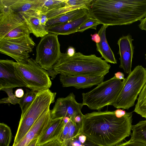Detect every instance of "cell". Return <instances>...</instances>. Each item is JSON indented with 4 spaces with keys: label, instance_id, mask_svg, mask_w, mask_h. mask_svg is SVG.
<instances>
[{
    "label": "cell",
    "instance_id": "6da1fadb",
    "mask_svg": "<svg viewBox=\"0 0 146 146\" xmlns=\"http://www.w3.org/2000/svg\"><path fill=\"white\" fill-rule=\"evenodd\" d=\"M132 112L121 117L115 111H98L83 115L82 133L101 146H114L131 134Z\"/></svg>",
    "mask_w": 146,
    "mask_h": 146
},
{
    "label": "cell",
    "instance_id": "7a4b0ae2",
    "mask_svg": "<svg viewBox=\"0 0 146 146\" xmlns=\"http://www.w3.org/2000/svg\"><path fill=\"white\" fill-rule=\"evenodd\" d=\"M98 14L104 25L130 24L146 16V0H102Z\"/></svg>",
    "mask_w": 146,
    "mask_h": 146
},
{
    "label": "cell",
    "instance_id": "3957f363",
    "mask_svg": "<svg viewBox=\"0 0 146 146\" xmlns=\"http://www.w3.org/2000/svg\"><path fill=\"white\" fill-rule=\"evenodd\" d=\"M111 66L95 54L86 55L76 52L72 56L62 53L52 69L64 76H97L106 75Z\"/></svg>",
    "mask_w": 146,
    "mask_h": 146
},
{
    "label": "cell",
    "instance_id": "277c9868",
    "mask_svg": "<svg viewBox=\"0 0 146 146\" xmlns=\"http://www.w3.org/2000/svg\"><path fill=\"white\" fill-rule=\"evenodd\" d=\"M125 80L122 81L114 76L89 92L82 93V104L90 109L98 111L105 106L111 105L119 95Z\"/></svg>",
    "mask_w": 146,
    "mask_h": 146
},
{
    "label": "cell",
    "instance_id": "5b68a950",
    "mask_svg": "<svg viewBox=\"0 0 146 146\" xmlns=\"http://www.w3.org/2000/svg\"><path fill=\"white\" fill-rule=\"evenodd\" d=\"M56 95L49 89L38 92L27 110L21 113L13 145L18 142L32 127L40 116L50 109Z\"/></svg>",
    "mask_w": 146,
    "mask_h": 146
},
{
    "label": "cell",
    "instance_id": "8992f818",
    "mask_svg": "<svg viewBox=\"0 0 146 146\" xmlns=\"http://www.w3.org/2000/svg\"><path fill=\"white\" fill-rule=\"evenodd\" d=\"M14 65L17 75L26 87L39 92L51 87L52 82L46 70L33 58L23 62H14Z\"/></svg>",
    "mask_w": 146,
    "mask_h": 146
},
{
    "label": "cell",
    "instance_id": "52a82bcc",
    "mask_svg": "<svg viewBox=\"0 0 146 146\" xmlns=\"http://www.w3.org/2000/svg\"><path fill=\"white\" fill-rule=\"evenodd\" d=\"M146 83V69L135 67L126 78L119 95L111 105L118 109L128 110L133 106L138 95Z\"/></svg>",
    "mask_w": 146,
    "mask_h": 146
},
{
    "label": "cell",
    "instance_id": "ba28073f",
    "mask_svg": "<svg viewBox=\"0 0 146 146\" xmlns=\"http://www.w3.org/2000/svg\"><path fill=\"white\" fill-rule=\"evenodd\" d=\"M31 33L27 23L19 13L0 5V40L29 36Z\"/></svg>",
    "mask_w": 146,
    "mask_h": 146
},
{
    "label": "cell",
    "instance_id": "9c48e42d",
    "mask_svg": "<svg viewBox=\"0 0 146 146\" xmlns=\"http://www.w3.org/2000/svg\"><path fill=\"white\" fill-rule=\"evenodd\" d=\"M58 36L48 33L42 38L36 46L35 60L46 70L52 68L62 53Z\"/></svg>",
    "mask_w": 146,
    "mask_h": 146
},
{
    "label": "cell",
    "instance_id": "30bf717a",
    "mask_svg": "<svg viewBox=\"0 0 146 146\" xmlns=\"http://www.w3.org/2000/svg\"><path fill=\"white\" fill-rule=\"evenodd\" d=\"M35 45L30 36L0 40V52L12 57L17 62H23L29 58V53L32 52Z\"/></svg>",
    "mask_w": 146,
    "mask_h": 146
},
{
    "label": "cell",
    "instance_id": "8fae6325",
    "mask_svg": "<svg viewBox=\"0 0 146 146\" xmlns=\"http://www.w3.org/2000/svg\"><path fill=\"white\" fill-rule=\"evenodd\" d=\"M83 106L82 103L76 101L75 96L73 92H71L65 98L57 99L53 109L50 110L51 118L53 119L68 117L76 123V117L82 116L83 115L81 111Z\"/></svg>",
    "mask_w": 146,
    "mask_h": 146
},
{
    "label": "cell",
    "instance_id": "7c38bea8",
    "mask_svg": "<svg viewBox=\"0 0 146 146\" xmlns=\"http://www.w3.org/2000/svg\"><path fill=\"white\" fill-rule=\"evenodd\" d=\"M13 60H0V90L4 88L25 87L17 75Z\"/></svg>",
    "mask_w": 146,
    "mask_h": 146
},
{
    "label": "cell",
    "instance_id": "4fadbf2b",
    "mask_svg": "<svg viewBox=\"0 0 146 146\" xmlns=\"http://www.w3.org/2000/svg\"><path fill=\"white\" fill-rule=\"evenodd\" d=\"M52 119L49 109L40 116L24 137L12 146H27L33 140L39 138L50 125Z\"/></svg>",
    "mask_w": 146,
    "mask_h": 146
},
{
    "label": "cell",
    "instance_id": "5bb4252c",
    "mask_svg": "<svg viewBox=\"0 0 146 146\" xmlns=\"http://www.w3.org/2000/svg\"><path fill=\"white\" fill-rule=\"evenodd\" d=\"M133 40L129 34L121 37L118 40L119 47L118 54L119 55L120 64L125 73L129 74L131 72L132 62L134 48L132 44Z\"/></svg>",
    "mask_w": 146,
    "mask_h": 146
},
{
    "label": "cell",
    "instance_id": "9a60e30c",
    "mask_svg": "<svg viewBox=\"0 0 146 146\" xmlns=\"http://www.w3.org/2000/svg\"><path fill=\"white\" fill-rule=\"evenodd\" d=\"M104 75L97 76H64L60 74V81L63 87L72 86L77 89L90 88L104 81Z\"/></svg>",
    "mask_w": 146,
    "mask_h": 146
},
{
    "label": "cell",
    "instance_id": "2e32d148",
    "mask_svg": "<svg viewBox=\"0 0 146 146\" xmlns=\"http://www.w3.org/2000/svg\"><path fill=\"white\" fill-rule=\"evenodd\" d=\"M45 0H0V5L19 14L33 11L41 13Z\"/></svg>",
    "mask_w": 146,
    "mask_h": 146
},
{
    "label": "cell",
    "instance_id": "e0dca14e",
    "mask_svg": "<svg viewBox=\"0 0 146 146\" xmlns=\"http://www.w3.org/2000/svg\"><path fill=\"white\" fill-rule=\"evenodd\" d=\"M90 17L87 13L70 21L54 26L46 27V29L48 33L58 35H68L74 33Z\"/></svg>",
    "mask_w": 146,
    "mask_h": 146
},
{
    "label": "cell",
    "instance_id": "ac0fdd59",
    "mask_svg": "<svg viewBox=\"0 0 146 146\" xmlns=\"http://www.w3.org/2000/svg\"><path fill=\"white\" fill-rule=\"evenodd\" d=\"M40 14L33 11L19 14L27 23L31 33L37 38H42L48 33L46 30V27L41 23Z\"/></svg>",
    "mask_w": 146,
    "mask_h": 146
},
{
    "label": "cell",
    "instance_id": "d6986e66",
    "mask_svg": "<svg viewBox=\"0 0 146 146\" xmlns=\"http://www.w3.org/2000/svg\"><path fill=\"white\" fill-rule=\"evenodd\" d=\"M64 125L63 117L52 119L50 125L38 138L37 145L58 139L63 131Z\"/></svg>",
    "mask_w": 146,
    "mask_h": 146
},
{
    "label": "cell",
    "instance_id": "ffe728a7",
    "mask_svg": "<svg viewBox=\"0 0 146 146\" xmlns=\"http://www.w3.org/2000/svg\"><path fill=\"white\" fill-rule=\"evenodd\" d=\"M108 26L103 25L99 30L98 33L100 37V41L96 43V50L107 62L116 64L117 61L114 53L110 47L106 36V30Z\"/></svg>",
    "mask_w": 146,
    "mask_h": 146
},
{
    "label": "cell",
    "instance_id": "44dd1931",
    "mask_svg": "<svg viewBox=\"0 0 146 146\" xmlns=\"http://www.w3.org/2000/svg\"><path fill=\"white\" fill-rule=\"evenodd\" d=\"M82 124L76 123L70 119L65 123L64 127L58 139L62 146H66L70 141L82 132Z\"/></svg>",
    "mask_w": 146,
    "mask_h": 146
},
{
    "label": "cell",
    "instance_id": "7402d4cb",
    "mask_svg": "<svg viewBox=\"0 0 146 146\" xmlns=\"http://www.w3.org/2000/svg\"><path fill=\"white\" fill-rule=\"evenodd\" d=\"M88 13L87 9H81L69 12L48 20L46 27L64 23L80 17Z\"/></svg>",
    "mask_w": 146,
    "mask_h": 146
},
{
    "label": "cell",
    "instance_id": "603a6c76",
    "mask_svg": "<svg viewBox=\"0 0 146 146\" xmlns=\"http://www.w3.org/2000/svg\"><path fill=\"white\" fill-rule=\"evenodd\" d=\"M130 140L146 144V120L139 121L132 125Z\"/></svg>",
    "mask_w": 146,
    "mask_h": 146
},
{
    "label": "cell",
    "instance_id": "cb8c5ba5",
    "mask_svg": "<svg viewBox=\"0 0 146 146\" xmlns=\"http://www.w3.org/2000/svg\"><path fill=\"white\" fill-rule=\"evenodd\" d=\"M134 111L146 119V83L139 94Z\"/></svg>",
    "mask_w": 146,
    "mask_h": 146
},
{
    "label": "cell",
    "instance_id": "d4e9b609",
    "mask_svg": "<svg viewBox=\"0 0 146 146\" xmlns=\"http://www.w3.org/2000/svg\"><path fill=\"white\" fill-rule=\"evenodd\" d=\"M66 146H101L92 141L82 132L72 139Z\"/></svg>",
    "mask_w": 146,
    "mask_h": 146
},
{
    "label": "cell",
    "instance_id": "484cf974",
    "mask_svg": "<svg viewBox=\"0 0 146 146\" xmlns=\"http://www.w3.org/2000/svg\"><path fill=\"white\" fill-rule=\"evenodd\" d=\"M81 9H86L88 10V7L85 5H80L71 7L66 6L53 9L43 13L46 14L48 20L70 11Z\"/></svg>",
    "mask_w": 146,
    "mask_h": 146
},
{
    "label": "cell",
    "instance_id": "4316f807",
    "mask_svg": "<svg viewBox=\"0 0 146 146\" xmlns=\"http://www.w3.org/2000/svg\"><path fill=\"white\" fill-rule=\"evenodd\" d=\"M26 90V93L20 99L19 104L21 110V113H23L31 104L38 92L33 90Z\"/></svg>",
    "mask_w": 146,
    "mask_h": 146
},
{
    "label": "cell",
    "instance_id": "83f0119b",
    "mask_svg": "<svg viewBox=\"0 0 146 146\" xmlns=\"http://www.w3.org/2000/svg\"><path fill=\"white\" fill-rule=\"evenodd\" d=\"M12 137L10 127L3 123H0V146H9Z\"/></svg>",
    "mask_w": 146,
    "mask_h": 146
},
{
    "label": "cell",
    "instance_id": "f1b7e54d",
    "mask_svg": "<svg viewBox=\"0 0 146 146\" xmlns=\"http://www.w3.org/2000/svg\"><path fill=\"white\" fill-rule=\"evenodd\" d=\"M66 6H68L66 0H45L40 13Z\"/></svg>",
    "mask_w": 146,
    "mask_h": 146
},
{
    "label": "cell",
    "instance_id": "f546056e",
    "mask_svg": "<svg viewBox=\"0 0 146 146\" xmlns=\"http://www.w3.org/2000/svg\"><path fill=\"white\" fill-rule=\"evenodd\" d=\"M12 88H7L2 89L7 94L8 97L5 98L0 100V104L10 103L13 105L19 104L20 99L17 98L13 93Z\"/></svg>",
    "mask_w": 146,
    "mask_h": 146
},
{
    "label": "cell",
    "instance_id": "4dcf8cb0",
    "mask_svg": "<svg viewBox=\"0 0 146 146\" xmlns=\"http://www.w3.org/2000/svg\"><path fill=\"white\" fill-rule=\"evenodd\" d=\"M100 24V23L97 19L90 17L78 29L76 32H83L89 28L93 29L96 30L97 26Z\"/></svg>",
    "mask_w": 146,
    "mask_h": 146
},
{
    "label": "cell",
    "instance_id": "1f68e13d",
    "mask_svg": "<svg viewBox=\"0 0 146 146\" xmlns=\"http://www.w3.org/2000/svg\"><path fill=\"white\" fill-rule=\"evenodd\" d=\"M93 0H66V2L69 7L80 5H85L88 7Z\"/></svg>",
    "mask_w": 146,
    "mask_h": 146
},
{
    "label": "cell",
    "instance_id": "d6a6232c",
    "mask_svg": "<svg viewBox=\"0 0 146 146\" xmlns=\"http://www.w3.org/2000/svg\"><path fill=\"white\" fill-rule=\"evenodd\" d=\"M114 146H146V144L140 142L132 141L130 139L125 142H121Z\"/></svg>",
    "mask_w": 146,
    "mask_h": 146
},
{
    "label": "cell",
    "instance_id": "836d02e7",
    "mask_svg": "<svg viewBox=\"0 0 146 146\" xmlns=\"http://www.w3.org/2000/svg\"><path fill=\"white\" fill-rule=\"evenodd\" d=\"M37 146H62V143L58 139Z\"/></svg>",
    "mask_w": 146,
    "mask_h": 146
},
{
    "label": "cell",
    "instance_id": "e575fe53",
    "mask_svg": "<svg viewBox=\"0 0 146 146\" xmlns=\"http://www.w3.org/2000/svg\"><path fill=\"white\" fill-rule=\"evenodd\" d=\"M39 17L42 25L46 27V24L48 19L46 14L44 13H40L39 14Z\"/></svg>",
    "mask_w": 146,
    "mask_h": 146
},
{
    "label": "cell",
    "instance_id": "d590c367",
    "mask_svg": "<svg viewBox=\"0 0 146 146\" xmlns=\"http://www.w3.org/2000/svg\"><path fill=\"white\" fill-rule=\"evenodd\" d=\"M46 70L48 76L51 77V79H54L56 75L59 74L56 71L52 68Z\"/></svg>",
    "mask_w": 146,
    "mask_h": 146
},
{
    "label": "cell",
    "instance_id": "8d00e7d4",
    "mask_svg": "<svg viewBox=\"0 0 146 146\" xmlns=\"http://www.w3.org/2000/svg\"><path fill=\"white\" fill-rule=\"evenodd\" d=\"M114 111L116 116L119 118L123 116L126 113L125 110L120 109H117Z\"/></svg>",
    "mask_w": 146,
    "mask_h": 146
},
{
    "label": "cell",
    "instance_id": "74e56055",
    "mask_svg": "<svg viewBox=\"0 0 146 146\" xmlns=\"http://www.w3.org/2000/svg\"><path fill=\"white\" fill-rule=\"evenodd\" d=\"M140 23L139 25V28L146 31V16L140 20Z\"/></svg>",
    "mask_w": 146,
    "mask_h": 146
},
{
    "label": "cell",
    "instance_id": "f35d334b",
    "mask_svg": "<svg viewBox=\"0 0 146 146\" xmlns=\"http://www.w3.org/2000/svg\"><path fill=\"white\" fill-rule=\"evenodd\" d=\"M92 40L96 43H98L100 41V37L98 33H95L93 35L91 34Z\"/></svg>",
    "mask_w": 146,
    "mask_h": 146
},
{
    "label": "cell",
    "instance_id": "ab89813d",
    "mask_svg": "<svg viewBox=\"0 0 146 146\" xmlns=\"http://www.w3.org/2000/svg\"><path fill=\"white\" fill-rule=\"evenodd\" d=\"M15 95L17 98H21L24 95V91L21 88L17 89L15 91Z\"/></svg>",
    "mask_w": 146,
    "mask_h": 146
},
{
    "label": "cell",
    "instance_id": "60d3db41",
    "mask_svg": "<svg viewBox=\"0 0 146 146\" xmlns=\"http://www.w3.org/2000/svg\"><path fill=\"white\" fill-rule=\"evenodd\" d=\"M76 53L75 48L72 46H69L68 48L66 54L70 56H73Z\"/></svg>",
    "mask_w": 146,
    "mask_h": 146
},
{
    "label": "cell",
    "instance_id": "b9f144b4",
    "mask_svg": "<svg viewBox=\"0 0 146 146\" xmlns=\"http://www.w3.org/2000/svg\"><path fill=\"white\" fill-rule=\"evenodd\" d=\"M114 76L117 78L121 80H124L125 79L124 78V74L120 72H117L115 73Z\"/></svg>",
    "mask_w": 146,
    "mask_h": 146
},
{
    "label": "cell",
    "instance_id": "7bdbcfd3",
    "mask_svg": "<svg viewBox=\"0 0 146 146\" xmlns=\"http://www.w3.org/2000/svg\"><path fill=\"white\" fill-rule=\"evenodd\" d=\"M38 139H36L32 141L27 146H37L38 145Z\"/></svg>",
    "mask_w": 146,
    "mask_h": 146
},
{
    "label": "cell",
    "instance_id": "ee69618b",
    "mask_svg": "<svg viewBox=\"0 0 146 146\" xmlns=\"http://www.w3.org/2000/svg\"><path fill=\"white\" fill-rule=\"evenodd\" d=\"M146 56V54H145Z\"/></svg>",
    "mask_w": 146,
    "mask_h": 146
}]
</instances>
